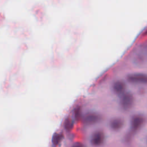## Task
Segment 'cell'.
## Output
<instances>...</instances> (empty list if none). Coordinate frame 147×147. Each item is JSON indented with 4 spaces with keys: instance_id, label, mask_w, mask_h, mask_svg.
<instances>
[{
    "instance_id": "obj_1",
    "label": "cell",
    "mask_w": 147,
    "mask_h": 147,
    "mask_svg": "<svg viewBox=\"0 0 147 147\" xmlns=\"http://www.w3.org/2000/svg\"><path fill=\"white\" fill-rule=\"evenodd\" d=\"M145 122L144 117L140 114H136L132 117L130 121V131L125 136V141L130 142L133 135L142 127Z\"/></svg>"
},
{
    "instance_id": "obj_2",
    "label": "cell",
    "mask_w": 147,
    "mask_h": 147,
    "mask_svg": "<svg viewBox=\"0 0 147 147\" xmlns=\"http://www.w3.org/2000/svg\"><path fill=\"white\" fill-rule=\"evenodd\" d=\"M133 95L130 92H125L120 96V106L121 109L124 111L129 110L134 104Z\"/></svg>"
},
{
    "instance_id": "obj_3",
    "label": "cell",
    "mask_w": 147,
    "mask_h": 147,
    "mask_svg": "<svg viewBox=\"0 0 147 147\" xmlns=\"http://www.w3.org/2000/svg\"><path fill=\"white\" fill-rule=\"evenodd\" d=\"M128 82L132 84H147V74L144 73H133L126 77Z\"/></svg>"
},
{
    "instance_id": "obj_4",
    "label": "cell",
    "mask_w": 147,
    "mask_h": 147,
    "mask_svg": "<svg viewBox=\"0 0 147 147\" xmlns=\"http://www.w3.org/2000/svg\"><path fill=\"white\" fill-rule=\"evenodd\" d=\"M105 139V135L102 130H96L94 131L91 137L90 142L92 146L98 147L102 145Z\"/></svg>"
},
{
    "instance_id": "obj_5",
    "label": "cell",
    "mask_w": 147,
    "mask_h": 147,
    "mask_svg": "<svg viewBox=\"0 0 147 147\" xmlns=\"http://www.w3.org/2000/svg\"><path fill=\"white\" fill-rule=\"evenodd\" d=\"M102 119L100 114L95 112H88L83 117L84 123L87 125H94L99 122Z\"/></svg>"
},
{
    "instance_id": "obj_6",
    "label": "cell",
    "mask_w": 147,
    "mask_h": 147,
    "mask_svg": "<svg viewBox=\"0 0 147 147\" xmlns=\"http://www.w3.org/2000/svg\"><path fill=\"white\" fill-rule=\"evenodd\" d=\"M126 87V86L125 83L121 80L115 81L112 85V89L113 92L118 95H121L124 92H125Z\"/></svg>"
},
{
    "instance_id": "obj_7",
    "label": "cell",
    "mask_w": 147,
    "mask_h": 147,
    "mask_svg": "<svg viewBox=\"0 0 147 147\" xmlns=\"http://www.w3.org/2000/svg\"><path fill=\"white\" fill-rule=\"evenodd\" d=\"M124 125V121L120 118H114L110 122V127L114 131L119 130L122 128Z\"/></svg>"
},
{
    "instance_id": "obj_8",
    "label": "cell",
    "mask_w": 147,
    "mask_h": 147,
    "mask_svg": "<svg viewBox=\"0 0 147 147\" xmlns=\"http://www.w3.org/2000/svg\"><path fill=\"white\" fill-rule=\"evenodd\" d=\"M74 123L71 118L67 117L65 119L64 122V127L66 130L70 131L71 130H72V129L74 127Z\"/></svg>"
},
{
    "instance_id": "obj_9",
    "label": "cell",
    "mask_w": 147,
    "mask_h": 147,
    "mask_svg": "<svg viewBox=\"0 0 147 147\" xmlns=\"http://www.w3.org/2000/svg\"><path fill=\"white\" fill-rule=\"evenodd\" d=\"M62 139V134L60 133H55L52 137V143L53 145H57Z\"/></svg>"
},
{
    "instance_id": "obj_10",
    "label": "cell",
    "mask_w": 147,
    "mask_h": 147,
    "mask_svg": "<svg viewBox=\"0 0 147 147\" xmlns=\"http://www.w3.org/2000/svg\"><path fill=\"white\" fill-rule=\"evenodd\" d=\"M74 115L76 120H79L81 117V109L80 107H76L74 109Z\"/></svg>"
},
{
    "instance_id": "obj_11",
    "label": "cell",
    "mask_w": 147,
    "mask_h": 147,
    "mask_svg": "<svg viewBox=\"0 0 147 147\" xmlns=\"http://www.w3.org/2000/svg\"><path fill=\"white\" fill-rule=\"evenodd\" d=\"M71 147H86V146L81 142H76Z\"/></svg>"
}]
</instances>
